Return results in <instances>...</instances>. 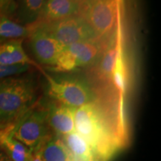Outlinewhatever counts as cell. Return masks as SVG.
Segmentation results:
<instances>
[{
    "label": "cell",
    "mask_w": 161,
    "mask_h": 161,
    "mask_svg": "<svg viewBox=\"0 0 161 161\" xmlns=\"http://www.w3.org/2000/svg\"><path fill=\"white\" fill-rule=\"evenodd\" d=\"M38 90L31 75L0 79V129L13 126L37 104Z\"/></svg>",
    "instance_id": "cell-2"
},
{
    "label": "cell",
    "mask_w": 161,
    "mask_h": 161,
    "mask_svg": "<svg viewBox=\"0 0 161 161\" xmlns=\"http://www.w3.org/2000/svg\"><path fill=\"white\" fill-rule=\"evenodd\" d=\"M0 64L8 66L29 65L40 69L30 58L23 46V40H11L0 45Z\"/></svg>",
    "instance_id": "cell-12"
},
{
    "label": "cell",
    "mask_w": 161,
    "mask_h": 161,
    "mask_svg": "<svg viewBox=\"0 0 161 161\" xmlns=\"http://www.w3.org/2000/svg\"><path fill=\"white\" fill-rule=\"evenodd\" d=\"M82 1L49 0L46 2L41 19L37 25L46 24L79 14Z\"/></svg>",
    "instance_id": "cell-10"
},
{
    "label": "cell",
    "mask_w": 161,
    "mask_h": 161,
    "mask_svg": "<svg viewBox=\"0 0 161 161\" xmlns=\"http://www.w3.org/2000/svg\"><path fill=\"white\" fill-rule=\"evenodd\" d=\"M72 111L75 132L87 142L98 161H109L125 147L114 121L96 101Z\"/></svg>",
    "instance_id": "cell-1"
},
{
    "label": "cell",
    "mask_w": 161,
    "mask_h": 161,
    "mask_svg": "<svg viewBox=\"0 0 161 161\" xmlns=\"http://www.w3.org/2000/svg\"><path fill=\"white\" fill-rule=\"evenodd\" d=\"M117 54V40L116 33L104 50L92 70L93 76L103 85H112V75Z\"/></svg>",
    "instance_id": "cell-11"
},
{
    "label": "cell",
    "mask_w": 161,
    "mask_h": 161,
    "mask_svg": "<svg viewBox=\"0 0 161 161\" xmlns=\"http://www.w3.org/2000/svg\"><path fill=\"white\" fill-rule=\"evenodd\" d=\"M112 38L110 40L97 38L86 40L72 44L64 48L72 58L76 69L78 67L91 66L96 64L101 55L109 45Z\"/></svg>",
    "instance_id": "cell-8"
},
{
    "label": "cell",
    "mask_w": 161,
    "mask_h": 161,
    "mask_svg": "<svg viewBox=\"0 0 161 161\" xmlns=\"http://www.w3.org/2000/svg\"><path fill=\"white\" fill-rule=\"evenodd\" d=\"M29 44L31 52L40 64L47 66L55 65L64 46L39 25H31Z\"/></svg>",
    "instance_id": "cell-7"
},
{
    "label": "cell",
    "mask_w": 161,
    "mask_h": 161,
    "mask_svg": "<svg viewBox=\"0 0 161 161\" xmlns=\"http://www.w3.org/2000/svg\"><path fill=\"white\" fill-rule=\"evenodd\" d=\"M31 161H43V160L41 155H40V153L39 152H34L33 154H32Z\"/></svg>",
    "instance_id": "cell-19"
},
{
    "label": "cell",
    "mask_w": 161,
    "mask_h": 161,
    "mask_svg": "<svg viewBox=\"0 0 161 161\" xmlns=\"http://www.w3.org/2000/svg\"><path fill=\"white\" fill-rule=\"evenodd\" d=\"M46 2L43 0H24L15 5L16 23L24 26L35 25L41 19Z\"/></svg>",
    "instance_id": "cell-13"
},
{
    "label": "cell",
    "mask_w": 161,
    "mask_h": 161,
    "mask_svg": "<svg viewBox=\"0 0 161 161\" xmlns=\"http://www.w3.org/2000/svg\"><path fill=\"white\" fill-rule=\"evenodd\" d=\"M2 15H3V14H1V12H0V19H1V17H2Z\"/></svg>",
    "instance_id": "cell-21"
},
{
    "label": "cell",
    "mask_w": 161,
    "mask_h": 161,
    "mask_svg": "<svg viewBox=\"0 0 161 161\" xmlns=\"http://www.w3.org/2000/svg\"><path fill=\"white\" fill-rule=\"evenodd\" d=\"M11 127L0 129V147L7 153L11 161H31L33 153L14 137Z\"/></svg>",
    "instance_id": "cell-14"
},
{
    "label": "cell",
    "mask_w": 161,
    "mask_h": 161,
    "mask_svg": "<svg viewBox=\"0 0 161 161\" xmlns=\"http://www.w3.org/2000/svg\"><path fill=\"white\" fill-rule=\"evenodd\" d=\"M0 161H11V160H8V158H5V157H3L2 154H0Z\"/></svg>",
    "instance_id": "cell-20"
},
{
    "label": "cell",
    "mask_w": 161,
    "mask_h": 161,
    "mask_svg": "<svg viewBox=\"0 0 161 161\" xmlns=\"http://www.w3.org/2000/svg\"><path fill=\"white\" fill-rule=\"evenodd\" d=\"M70 161H98L87 142L77 132L61 136Z\"/></svg>",
    "instance_id": "cell-15"
},
{
    "label": "cell",
    "mask_w": 161,
    "mask_h": 161,
    "mask_svg": "<svg viewBox=\"0 0 161 161\" xmlns=\"http://www.w3.org/2000/svg\"><path fill=\"white\" fill-rule=\"evenodd\" d=\"M35 25L41 27L64 47L78 42L98 38L85 19L79 14L53 23Z\"/></svg>",
    "instance_id": "cell-6"
},
{
    "label": "cell",
    "mask_w": 161,
    "mask_h": 161,
    "mask_svg": "<svg viewBox=\"0 0 161 161\" xmlns=\"http://www.w3.org/2000/svg\"><path fill=\"white\" fill-rule=\"evenodd\" d=\"M12 135L32 153L40 149L52 136L47 122V110L35 104L11 127Z\"/></svg>",
    "instance_id": "cell-3"
},
{
    "label": "cell",
    "mask_w": 161,
    "mask_h": 161,
    "mask_svg": "<svg viewBox=\"0 0 161 161\" xmlns=\"http://www.w3.org/2000/svg\"><path fill=\"white\" fill-rule=\"evenodd\" d=\"M48 80V94L55 102L72 109L96 101L89 84L76 78H53L43 73Z\"/></svg>",
    "instance_id": "cell-5"
},
{
    "label": "cell",
    "mask_w": 161,
    "mask_h": 161,
    "mask_svg": "<svg viewBox=\"0 0 161 161\" xmlns=\"http://www.w3.org/2000/svg\"><path fill=\"white\" fill-rule=\"evenodd\" d=\"M37 152L43 161H70L65 145L61 138L56 135L48 139Z\"/></svg>",
    "instance_id": "cell-16"
},
{
    "label": "cell",
    "mask_w": 161,
    "mask_h": 161,
    "mask_svg": "<svg viewBox=\"0 0 161 161\" xmlns=\"http://www.w3.org/2000/svg\"><path fill=\"white\" fill-rule=\"evenodd\" d=\"M31 68L29 65L8 66L0 64V79L19 75L29 71Z\"/></svg>",
    "instance_id": "cell-18"
},
{
    "label": "cell",
    "mask_w": 161,
    "mask_h": 161,
    "mask_svg": "<svg viewBox=\"0 0 161 161\" xmlns=\"http://www.w3.org/2000/svg\"><path fill=\"white\" fill-rule=\"evenodd\" d=\"M46 110L48 124L56 136L61 137L75 131L72 108L55 102Z\"/></svg>",
    "instance_id": "cell-9"
},
{
    "label": "cell",
    "mask_w": 161,
    "mask_h": 161,
    "mask_svg": "<svg viewBox=\"0 0 161 161\" xmlns=\"http://www.w3.org/2000/svg\"><path fill=\"white\" fill-rule=\"evenodd\" d=\"M121 1H82L79 15L85 19L98 39L110 40L115 35Z\"/></svg>",
    "instance_id": "cell-4"
},
{
    "label": "cell",
    "mask_w": 161,
    "mask_h": 161,
    "mask_svg": "<svg viewBox=\"0 0 161 161\" xmlns=\"http://www.w3.org/2000/svg\"><path fill=\"white\" fill-rule=\"evenodd\" d=\"M30 26H24L16 23L8 17L2 15L0 19V39L23 40L31 33Z\"/></svg>",
    "instance_id": "cell-17"
}]
</instances>
